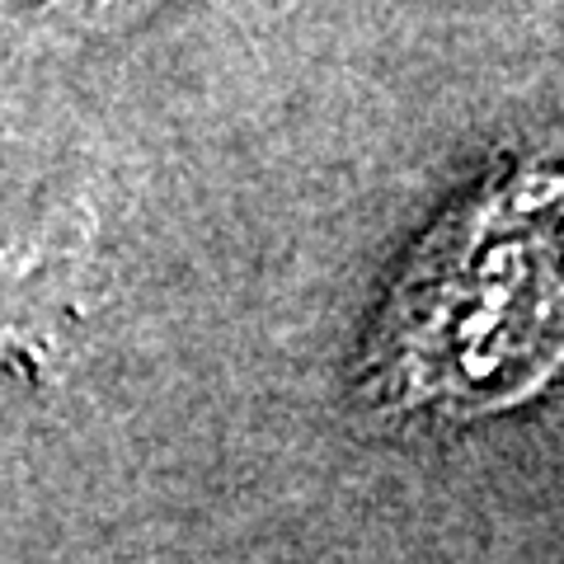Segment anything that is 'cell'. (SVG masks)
<instances>
[{
  "mask_svg": "<svg viewBox=\"0 0 564 564\" xmlns=\"http://www.w3.org/2000/svg\"><path fill=\"white\" fill-rule=\"evenodd\" d=\"M555 325V207L485 203L404 278L377 367L404 404L475 414L513 404L551 372Z\"/></svg>",
  "mask_w": 564,
  "mask_h": 564,
  "instance_id": "cell-1",
  "label": "cell"
}]
</instances>
